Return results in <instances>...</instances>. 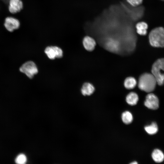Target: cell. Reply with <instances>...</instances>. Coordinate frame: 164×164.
<instances>
[{"instance_id":"obj_15","label":"cell","mask_w":164,"mask_h":164,"mask_svg":"<svg viewBox=\"0 0 164 164\" xmlns=\"http://www.w3.org/2000/svg\"><path fill=\"white\" fill-rule=\"evenodd\" d=\"M146 132L149 135H154L158 131V127L155 122H152L151 125L145 126L144 128Z\"/></svg>"},{"instance_id":"obj_8","label":"cell","mask_w":164,"mask_h":164,"mask_svg":"<svg viewBox=\"0 0 164 164\" xmlns=\"http://www.w3.org/2000/svg\"><path fill=\"white\" fill-rule=\"evenodd\" d=\"M9 4V11L12 13L19 12L23 8V3L20 0H10Z\"/></svg>"},{"instance_id":"obj_4","label":"cell","mask_w":164,"mask_h":164,"mask_svg":"<svg viewBox=\"0 0 164 164\" xmlns=\"http://www.w3.org/2000/svg\"><path fill=\"white\" fill-rule=\"evenodd\" d=\"M19 70L30 78H32L38 72L36 65L31 61H27L23 64L20 67Z\"/></svg>"},{"instance_id":"obj_14","label":"cell","mask_w":164,"mask_h":164,"mask_svg":"<svg viewBox=\"0 0 164 164\" xmlns=\"http://www.w3.org/2000/svg\"><path fill=\"white\" fill-rule=\"evenodd\" d=\"M137 81L133 77H130L126 78L124 82V85L125 88L130 90L133 89L136 86Z\"/></svg>"},{"instance_id":"obj_20","label":"cell","mask_w":164,"mask_h":164,"mask_svg":"<svg viewBox=\"0 0 164 164\" xmlns=\"http://www.w3.org/2000/svg\"><path fill=\"white\" fill-rule=\"evenodd\" d=\"M130 164H138V163L136 161H134V162H132Z\"/></svg>"},{"instance_id":"obj_6","label":"cell","mask_w":164,"mask_h":164,"mask_svg":"<svg viewBox=\"0 0 164 164\" xmlns=\"http://www.w3.org/2000/svg\"><path fill=\"white\" fill-rule=\"evenodd\" d=\"M144 105L149 109L156 110L159 107V99L154 94L149 93L146 97Z\"/></svg>"},{"instance_id":"obj_17","label":"cell","mask_w":164,"mask_h":164,"mask_svg":"<svg viewBox=\"0 0 164 164\" xmlns=\"http://www.w3.org/2000/svg\"><path fill=\"white\" fill-rule=\"evenodd\" d=\"M27 161V158L26 156L23 154L19 155L15 160V162L19 164H25Z\"/></svg>"},{"instance_id":"obj_12","label":"cell","mask_w":164,"mask_h":164,"mask_svg":"<svg viewBox=\"0 0 164 164\" xmlns=\"http://www.w3.org/2000/svg\"><path fill=\"white\" fill-rule=\"evenodd\" d=\"M138 99V94L136 93L132 92L129 93L127 95L126 98V101L128 104L133 106L137 104Z\"/></svg>"},{"instance_id":"obj_7","label":"cell","mask_w":164,"mask_h":164,"mask_svg":"<svg viewBox=\"0 0 164 164\" xmlns=\"http://www.w3.org/2000/svg\"><path fill=\"white\" fill-rule=\"evenodd\" d=\"M4 25L7 30L12 32L19 28L20 22L16 19L9 17L5 19Z\"/></svg>"},{"instance_id":"obj_3","label":"cell","mask_w":164,"mask_h":164,"mask_svg":"<svg viewBox=\"0 0 164 164\" xmlns=\"http://www.w3.org/2000/svg\"><path fill=\"white\" fill-rule=\"evenodd\" d=\"M164 58L159 59L153 64L152 70V73L154 76L157 81V84L159 85H162L164 84Z\"/></svg>"},{"instance_id":"obj_13","label":"cell","mask_w":164,"mask_h":164,"mask_svg":"<svg viewBox=\"0 0 164 164\" xmlns=\"http://www.w3.org/2000/svg\"><path fill=\"white\" fill-rule=\"evenodd\" d=\"M152 156L155 162L160 163L164 159V155L162 152L159 149H155L152 152Z\"/></svg>"},{"instance_id":"obj_1","label":"cell","mask_w":164,"mask_h":164,"mask_svg":"<svg viewBox=\"0 0 164 164\" xmlns=\"http://www.w3.org/2000/svg\"><path fill=\"white\" fill-rule=\"evenodd\" d=\"M157 81L152 73H145L139 77L138 86L141 90L147 93H150L155 89Z\"/></svg>"},{"instance_id":"obj_10","label":"cell","mask_w":164,"mask_h":164,"mask_svg":"<svg viewBox=\"0 0 164 164\" xmlns=\"http://www.w3.org/2000/svg\"><path fill=\"white\" fill-rule=\"evenodd\" d=\"M136 32L141 36H145L147 33L148 24L145 22L141 21L137 23L135 26Z\"/></svg>"},{"instance_id":"obj_16","label":"cell","mask_w":164,"mask_h":164,"mask_svg":"<svg viewBox=\"0 0 164 164\" xmlns=\"http://www.w3.org/2000/svg\"><path fill=\"white\" fill-rule=\"evenodd\" d=\"M121 118L123 122L126 124L131 123L133 120V117L132 114L128 111L123 113L121 115Z\"/></svg>"},{"instance_id":"obj_5","label":"cell","mask_w":164,"mask_h":164,"mask_svg":"<svg viewBox=\"0 0 164 164\" xmlns=\"http://www.w3.org/2000/svg\"><path fill=\"white\" fill-rule=\"evenodd\" d=\"M45 53L48 57L52 60L55 58H60L63 56V52L61 48L56 46H49L46 48Z\"/></svg>"},{"instance_id":"obj_9","label":"cell","mask_w":164,"mask_h":164,"mask_svg":"<svg viewBox=\"0 0 164 164\" xmlns=\"http://www.w3.org/2000/svg\"><path fill=\"white\" fill-rule=\"evenodd\" d=\"M83 43L85 49L89 51H93L96 45L95 40L92 37L85 36L83 39Z\"/></svg>"},{"instance_id":"obj_11","label":"cell","mask_w":164,"mask_h":164,"mask_svg":"<svg viewBox=\"0 0 164 164\" xmlns=\"http://www.w3.org/2000/svg\"><path fill=\"white\" fill-rule=\"evenodd\" d=\"M95 91L93 85L89 83H85L83 85L81 89L82 94L84 96L90 95L92 94Z\"/></svg>"},{"instance_id":"obj_2","label":"cell","mask_w":164,"mask_h":164,"mask_svg":"<svg viewBox=\"0 0 164 164\" xmlns=\"http://www.w3.org/2000/svg\"><path fill=\"white\" fill-rule=\"evenodd\" d=\"M149 41L152 46L164 47V28L159 27L152 29L149 36Z\"/></svg>"},{"instance_id":"obj_21","label":"cell","mask_w":164,"mask_h":164,"mask_svg":"<svg viewBox=\"0 0 164 164\" xmlns=\"http://www.w3.org/2000/svg\"><path fill=\"white\" fill-rule=\"evenodd\" d=\"M161 0L164 1V0Z\"/></svg>"},{"instance_id":"obj_18","label":"cell","mask_w":164,"mask_h":164,"mask_svg":"<svg viewBox=\"0 0 164 164\" xmlns=\"http://www.w3.org/2000/svg\"><path fill=\"white\" fill-rule=\"evenodd\" d=\"M127 2L133 7H136L140 5L143 0H126Z\"/></svg>"},{"instance_id":"obj_19","label":"cell","mask_w":164,"mask_h":164,"mask_svg":"<svg viewBox=\"0 0 164 164\" xmlns=\"http://www.w3.org/2000/svg\"><path fill=\"white\" fill-rule=\"evenodd\" d=\"M4 3H9V1L10 0H1Z\"/></svg>"}]
</instances>
